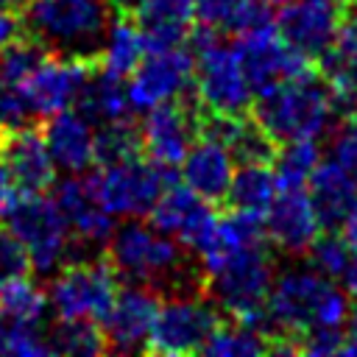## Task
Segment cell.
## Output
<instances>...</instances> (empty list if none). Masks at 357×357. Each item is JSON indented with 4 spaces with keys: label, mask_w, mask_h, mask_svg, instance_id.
Listing matches in <instances>:
<instances>
[{
    "label": "cell",
    "mask_w": 357,
    "mask_h": 357,
    "mask_svg": "<svg viewBox=\"0 0 357 357\" xmlns=\"http://www.w3.org/2000/svg\"><path fill=\"white\" fill-rule=\"evenodd\" d=\"M231 173L234 170L229 148L212 137H198L181 159V181L215 206L223 204Z\"/></svg>",
    "instance_id": "cell-23"
},
{
    "label": "cell",
    "mask_w": 357,
    "mask_h": 357,
    "mask_svg": "<svg viewBox=\"0 0 357 357\" xmlns=\"http://www.w3.org/2000/svg\"><path fill=\"white\" fill-rule=\"evenodd\" d=\"M204 354H215V357L271 354V343H268V335L262 326L237 321V318H220L204 346Z\"/></svg>",
    "instance_id": "cell-29"
},
{
    "label": "cell",
    "mask_w": 357,
    "mask_h": 357,
    "mask_svg": "<svg viewBox=\"0 0 357 357\" xmlns=\"http://www.w3.org/2000/svg\"><path fill=\"white\" fill-rule=\"evenodd\" d=\"M178 240L145 223H126L106 240L103 257L117 279L142 284L159 296H204V268H198Z\"/></svg>",
    "instance_id": "cell-1"
},
{
    "label": "cell",
    "mask_w": 357,
    "mask_h": 357,
    "mask_svg": "<svg viewBox=\"0 0 357 357\" xmlns=\"http://www.w3.org/2000/svg\"><path fill=\"white\" fill-rule=\"evenodd\" d=\"M139 139H142V153L151 162L176 170L181 159L187 156L190 145L198 139L195 95L184 92L181 98L151 106L139 123Z\"/></svg>",
    "instance_id": "cell-11"
},
{
    "label": "cell",
    "mask_w": 357,
    "mask_h": 357,
    "mask_svg": "<svg viewBox=\"0 0 357 357\" xmlns=\"http://www.w3.org/2000/svg\"><path fill=\"white\" fill-rule=\"evenodd\" d=\"M95 165H114L142 153L139 126L128 117L95 126Z\"/></svg>",
    "instance_id": "cell-33"
},
{
    "label": "cell",
    "mask_w": 357,
    "mask_h": 357,
    "mask_svg": "<svg viewBox=\"0 0 357 357\" xmlns=\"http://www.w3.org/2000/svg\"><path fill=\"white\" fill-rule=\"evenodd\" d=\"M0 218L3 226L22 243L31 271L50 273L64 265L73 234L53 198L45 192H17Z\"/></svg>",
    "instance_id": "cell-6"
},
{
    "label": "cell",
    "mask_w": 357,
    "mask_h": 357,
    "mask_svg": "<svg viewBox=\"0 0 357 357\" xmlns=\"http://www.w3.org/2000/svg\"><path fill=\"white\" fill-rule=\"evenodd\" d=\"M25 3H28V0H0V8H11V11H20V8H25Z\"/></svg>",
    "instance_id": "cell-45"
},
{
    "label": "cell",
    "mask_w": 357,
    "mask_h": 357,
    "mask_svg": "<svg viewBox=\"0 0 357 357\" xmlns=\"http://www.w3.org/2000/svg\"><path fill=\"white\" fill-rule=\"evenodd\" d=\"M346 293L318 271H287L273 279L262 329L271 354H298V337L318 326H340L349 318Z\"/></svg>",
    "instance_id": "cell-2"
},
{
    "label": "cell",
    "mask_w": 357,
    "mask_h": 357,
    "mask_svg": "<svg viewBox=\"0 0 357 357\" xmlns=\"http://www.w3.org/2000/svg\"><path fill=\"white\" fill-rule=\"evenodd\" d=\"M332 156L337 165L357 176V117H343V126L332 137Z\"/></svg>",
    "instance_id": "cell-39"
},
{
    "label": "cell",
    "mask_w": 357,
    "mask_h": 357,
    "mask_svg": "<svg viewBox=\"0 0 357 357\" xmlns=\"http://www.w3.org/2000/svg\"><path fill=\"white\" fill-rule=\"evenodd\" d=\"M20 190L14 187V181H11V176H8V170H6V165L0 162V215H3V209L11 204V198L17 195Z\"/></svg>",
    "instance_id": "cell-42"
},
{
    "label": "cell",
    "mask_w": 357,
    "mask_h": 357,
    "mask_svg": "<svg viewBox=\"0 0 357 357\" xmlns=\"http://www.w3.org/2000/svg\"><path fill=\"white\" fill-rule=\"evenodd\" d=\"M346 8L321 0H296V3H284V8L273 17V25L290 47H296L301 56H307L315 64L332 47Z\"/></svg>",
    "instance_id": "cell-17"
},
{
    "label": "cell",
    "mask_w": 357,
    "mask_h": 357,
    "mask_svg": "<svg viewBox=\"0 0 357 357\" xmlns=\"http://www.w3.org/2000/svg\"><path fill=\"white\" fill-rule=\"evenodd\" d=\"M321 3H329V6H337V8H346V6H351L354 0H321Z\"/></svg>",
    "instance_id": "cell-46"
},
{
    "label": "cell",
    "mask_w": 357,
    "mask_h": 357,
    "mask_svg": "<svg viewBox=\"0 0 357 357\" xmlns=\"http://www.w3.org/2000/svg\"><path fill=\"white\" fill-rule=\"evenodd\" d=\"M148 218H151V226L159 229L162 234L178 240L181 245H187L192 251H201L212 234L218 209H215V204H209L206 198L192 192L187 184L170 181L162 190V195L156 198V204L151 206Z\"/></svg>",
    "instance_id": "cell-15"
},
{
    "label": "cell",
    "mask_w": 357,
    "mask_h": 357,
    "mask_svg": "<svg viewBox=\"0 0 357 357\" xmlns=\"http://www.w3.org/2000/svg\"><path fill=\"white\" fill-rule=\"evenodd\" d=\"M100 56H59L47 53L39 67L20 84V92L33 117H50L75 103L81 84Z\"/></svg>",
    "instance_id": "cell-14"
},
{
    "label": "cell",
    "mask_w": 357,
    "mask_h": 357,
    "mask_svg": "<svg viewBox=\"0 0 357 357\" xmlns=\"http://www.w3.org/2000/svg\"><path fill=\"white\" fill-rule=\"evenodd\" d=\"M349 329L343 332V346H340V354H357V307L354 312H349Z\"/></svg>",
    "instance_id": "cell-43"
},
{
    "label": "cell",
    "mask_w": 357,
    "mask_h": 357,
    "mask_svg": "<svg viewBox=\"0 0 357 357\" xmlns=\"http://www.w3.org/2000/svg\"><path fill=\"white\" fill-rule=\"evenodd\" d=\"M220 321V310L204 296H176L159 304L142 343L145 354H198Z\"/></svg>",
    "instance_id": "cell-10"
},
{
    "label": "cell",
    "mask_w": 357,
    "mask_h": 357,
    "mask_svg": "<svg viewBox=\"0 0 357 357\" xmlns=\"http://www.w3.org/2000/svg\"><path fill=\"white\" fill-rule=\"evenodd\" d=\"M248 112L279 145L290 139H315L335 114L332 89L318 70H310L259 92Z\"/></svg>",
    "instance_id": "cell-4"
},
{
    "label": "cell",
    "mask_w": 357,
    "mask_h": 357,
    "mask_svg": "<svg viewBox=\"0 0 357 357\" xmlns=\"http://www.w3.org/2000/svg\"><path fill=\"white\" fill-rule=\"evenodd\" d=\"M271 284L273 259L265 240L204 262V298H209L226 318L262 326Z\"/></svg>",
    "instance_id": "cell-3"
},
{
    "label": "cell",
    "mask_w": 357,
    "mask_h": 357,
    "mask_svg": "<svg viewBox=\"0 0 357 357\" xmlns=\"http://www.w3.org/2000/svg\"><path fill=\"white\" fill-rule=\"evenodd\" d=\"M192 53V95L195 100L218 114H245L254 92L245 78L237 47L220 42V36L190 50Z\"/></svg>",
    "instance_id": "cell-8"
},
{
    "label": "cell",
    "mask_w": 357,
    "mask_h": 357,
    "mask_svg": "<svg viewBox=\"0 0 357 357\" xmlns=\"http://www.w3.org/2000/svg\"><path fill=\"white\" fill-rule=\"evenodd\" d=\"M195 22L218 33L240 36L251 28L273 22L265 0H195Z\"/></svg>",
    "instance_id": "cell-26"
},
{
    "label": "cell",
    "mask_w": 357,
    "mask_h": 357,
    "mask_svg": "<svg viewBox=\"0 0 357 357\" xmlns=\"http://www.w3.org/2000/svg\"><path fill=\"white\" fill-rule=\"evenodd\" d=\"M237 53H240V61H243V70H245V78L254 95L315 70V64L307 56H301L296 47H290L279 36L273 22L240 33Z\"/></svg>",
    "instance_id": "cell-12"
},
{
    "label": "cell",
    "mask_w": 357,
    "mask_h": 357,
    "mask_svg": "<svg viewBox=\"0 0 357 357\" xmlns=\"http://www.w3.org/2000/svg\"><path fill=\"white\" fill-rule=\"evenodd\" d=\"M192 86V53L184 45L151 47L128 75L131 109H151L165 100L181 98Z\"/></svg>",
    "instance_id": "cell-13"
},
{
    "label": "cell",
    "mask_w": 357,
    "mask_h": 357,
    "mask_svg": "<svg viewBox=\"0 0 357 357\" xmlns=\"http://www.w3.org/2000/svg\"><path fill=\"white\" fill-rule=\"evenodd\" d=\"M109 17H114L109 0H33L22 25L50 53L100 56Z\"/></svg>",
    "instance_id": "cell-5"
},
{
    "label": "cell",
    "mask_w": 357,
    "mask_h": 357,
    "mask_svg": "<svg viewBox=\"0 0 357 357\" xmlns=\"http://www.w3.org/2000/svg\"><path fill=\"white\" fill-rule=\"evenodd\" d=\"M145 50H148L145 33L137 25V20L114 14V22L109 25L103 47H100V64L106 70L128 78L134 73V67L139 64V59L145 56Z\"/></svg>",
    "instance_id": "cell-28"
},
{
    "label": "cell",
    "mask_w": 357,
    "mask_h": 357,
    "mask_svg": "<svg viewBox=\"0 0 357 357\" xmlns=\"http://www.w3.org/2000/svg\"><path fill=\"white\" fill-rule=\"evenodd\" d=\"M0 318H3V312H0Z\"/></svg>",
    "instance_id": "cell-48"
},
{
    "label": "cell",
    "mask_w": 357,
    "mask_h": 357,
    "mask_svg": "<svg viewBox=\"0 0 357 357\" xmlns=\"http://www.w3.org/2000/svg\"><path fill=\"white\" fill-rule=\"evenodd\" d=\"M0 162L20 192H47L56 184V162L47 151L42 128H0Z\"/></svg>",
    "instance_id": "cell-16"
},
{
    "label": "cell",
    "mask_w": 357,
    "mask_h": 357,
    "mask_svg": "<svg viewBox=\"0 0 357 357\" xmlns=\"http://www.w3.org/2000/svg\"><path fill=\"white\" fill-rule=\"evenodd\" d=\"M128 109H131V100H128L126 78L106 70L98 61L75 95V112L84 114L92 126H100V123L128 117Z\"/></svg>",
    "instance_id": "cell-24"
},
{
    "label": "cell",
    "mask_w": 357,
    "mask_h": 357,
    "mask_svg": "<svg viewBox=\"0 0 357 357\" xmlns=\"http://www.w3.org/2000/svg\"><path fill=\"white\" fill-rule=\"evenodd\" d=\"M310 201L324 229H340L357 212V176L343 165L318 162L310 176Z\"/></svg>",
    "instance_id": "cell-21"
},
{
    "label": "cell",
    "mask_w": 357,
    "mask_h": 357,
    "mask_svg": "<svg viewBox=\"0 0 357 357\" xmlns=\"http://www.w3.org/2000/svg\"><path fill=\"white\" fill-rule=\"evenodd\" d=\"M343 290H346V296L357 304V245H351V254H349V262H346V268H343Z\"/></svg>",
    "instance_id": "cell-41"
},
{
    "label": "cell",
    "mask_w": 357,
    "mask_h": 357,
    "mask_svg": "<svg viewBox=\"0 0 357 357\" xmlns=\"http://www.w3.org/2000/svg\"><path fill=\"white\" fill-rule=\"evenodd\" d=\"M42 137L53 162L67 173H86L95 165V131L84 114L70 109L50 114L42 128Z\"/></svg>",
    "instance_id": "cell-22"
},
{
    "label": "cell",
    "mask_w": 357,
    "mask_h": 357,
    "mask_svg": "<svg viewBox=\"0 0 357 357\" xmlns=\"http://www.w3.org/2000/svg\"><path fill=\"white\" fill-rule=\"evenodd\" d=\"M47 310V293L31 282V276H17L0 284V312L8 321L39 324Z\"/></svg>",
    "instance_id": "cell-32"
},
{
    "label": "cell",
    "mask_w": 357,
    "mask_h": 357,
    "mask_svg": "<svg viewBox=\"0 0 357 357\" xmlns=\"http://www.w3.org/2000/svg\"><path fill=\"white\" fill-rule=\"evenodd\" d=\"M304 254H307L312 271H318L326 279H337L343 273L346 262H349L351 245H349V240L337 229H326V231L315 234V240L307 245Z\"/></svg>",
    "instance_id": "cell-35"
},
{
    "label": "cell",
    "mask_w": 357,
    "mask_h": 357,
    "mask_svg": "<svg viewBox=\"0 0 357 357\" xmlns=\"http://www.w3.org/2000/svg\"><path fill=\"white\" fill-rule=\"evenodd\" d=\"M173 181V170L151 162L145 153L114 162L98 165V170L86 173V184L95 201L109 215H148L162 190Z\"/></svg>",
    "instance_id": "cell-7"
},
{
    "label": "cell",
    "mask_w": 357,
    "mask_h": 357,
    "mask_svg": "<svg viewBox=\"0 0 357 357\" xmlns=\"http://www.w3.org/2000/svg\"><path fill=\"white\" fill-rule=\"evenodd\" d=\"M28 273H31V262H28L22 243L0 223V284L17 276H28Z\"/></svg>",
    "instance_id": "cell-37"
},
{
    "label": "cell",
    "mask_w": 357,
    "mask_h": 357,
    "mask_svg": "<svg viewBox=\"0 0 357 357\" xmlns=\"http://www.w3.org/2000/svg\"><path fill=\"white\" fill-rule=\"evenodd\" d=\"M134 20L145 33L148 50L184 45L187 31L195 22V0H139Z\"/></svg>",
    "instance_id": "cell-25"
},
{
    "label": "cell",
    "mask_w": 357,
    "mask_h": 357,
    "mask_svg": "<svg viewBox=\"0 0 357 357\" xmlns=\"http://www.w3.org/2000/svg\"><path fill=\"white\" fill-rule=\"evenodd\" d=\"M47 340V351L50 354H78V357H89V354H103L106 351V337L98 321H86V318H59L50 332L45 335Z\"/></svg>",
    "instance_id": "cell-30"
},
{
    "label": "cell",
    "mask_w": 357,
    "mask_h": 357,
    "mask_svg": "<svg viewBox=\"0 0 357 357\" xmlns=\"http://www.w3.org/2000/svg\"><path fill=\"white\" fill-rule=\"evenodd\" d=\"M318 145L312 139H290L282 142L273 159V176L279 190H304L315 165H318Z\"/></svg>",
    "instance_id": "cell-31"
},
{
    "label": "cell",
    "mask_w": 357,
    "mask_h": 357,
    "mask_svg": "<svg viewBox=\"0 0 357 357\" xmlns=\"http://www.w3.org/2000/svg\"><path fill=\"white\" fill-rule=\"evenodd\" d=\"M0 354L42 357V354H50V351H47L45 332H39V324L8 321L6 326H0Z\"/></svg>",
    "instance_id": "cell-36"
},
{
    "label": "cell",
    "mask_w": 357,
    "mask_h": 357,
    "mask_svg": "<svg viewBox=\"0 0 357 357\" xmlns=\"http://www.w3.org/2000/svg\"><path fill=\"white\" fill-rule=\"evenodd\" d=\"M265 3H268V6H273V3H284V0H265Z\"/></svg>",
    "instance_id": "cell-47"
},
{
    "label": "cell",
    "mask_w": 357,
    "mask_h": 357,
    "mask_svg": "<svg viewBox=\"0 0 357 357\" xmlns=\"http://www.w3.org/2000/svg\"><path fill=\"white\" fill-rule=\"evenodd\" d=\"M262 226L265 237L284 254H304L321 231L318 215L304 190H279L262 215Z\"/></svg>",
    "instance_id": "cell-19"
},
{
    "label": "cell",
    "mask_w": 357,
    "mask_h": 357,
    "mask_svg": "<svg viewBox=\"0 0 357 357\" xmlns=\"http://www.w3.org/2000/svg\"><path fill=\"white\" fill-rule=\"evenodd\" d=\"M50 50L28 31H22L17 39H11L3 50H0V81L20 86L36 67L39 61L47 56Z\"/></svg>",
    "instance_id": "cell-34"
},
{
    "label": "cell",
    "mask_w": 357,
    "mask_h": 357,
    "mask_svg": "<svg viewBox=\"0 0 357 357\" xmlns=\"http://www.w3.org/2000/svg\"><path fill=\"white\" fill-rule=\"evenodd\" d=\"M22 31H25L22 17H17V11H11V8H0V50L11 39H17Z\"/></svg>",
    "instance_id": "cell-40"
},
{
    "label": "cell",
    "mask_w": 357,
    "mask_h": 357,
    "mask_svg": "<svg viewBox=\"0 0 357 357\" xmlns=\"http://www.w3.org/2000/svg\"><path fill=\"white\" fill-rule=\"evenodd\" d=\"M117 296V273L106 257L64 262L47 287V304L59 318L98 321L109 312Z\"/></svg>",
    "instance_id": "cell-9"
},
{
    "label": "cell",
    "mask_w": 357,
    "mask_h": 357,
    "mask_svg": "<svg viewBox=\"0 0 357 357\" xmlns=\"http://www.w3.org/2000/svg\"><path fill=\"white\" fill-rule=\"evenodd\" d=\"M276 192H279V184H276L273 167L262 162H245L240 165L237 173H231L223 204L229 209H245V212L265 215Z\"/></svg>",
    "instance_id": "cell-27"
},
{
    "label": "cell",
    "mask_w": 357,
    "mask_h": 357,
    "mask_svg": "<svg viewBox=\"0 0 357 357\" xmlns=\"http://www.w3.org/2000/svg\"><path fill=\"white\" fill-rule=\"evenodd\" d=\"M53 190H56L53 201L61 209L73 240H78V243H106L109 240V234L114 231L112 215L95 201L89 184H86V176L73 173L70 178L53 184Z\"/></svg>",
    "instance_id": "cell-20"
},
{
    "label": "cell",
    "mask_w": 357,
    "mask_h": 357,
    "mask_svg": "<svg viewBox=\"0 0 357 357\" xmlns=\"http://www.w3.org/2000/svg\"><path fill=\"white\" fill-rule=\"evenodd\" d=\"M109 6H112V11L120 14V17H134L139 0H109Z\"/></svg>",
    "instance_id": "cell-44"
},
{
    "label": "cell",
    "mask_w": 357,
    "mask_h": 357,
    "mask_svg": "<svg viewBox=\"0 0 357 357\" xmlns=\"http://www.w3.org/2000/svg\"><path fill=\"white\" fill-rule=\"evenodd\" d=\"M162 296L142 284H128L120 290L109 307V312L100 318V329L106 337V351H137L142 349L153 318L159 312Z\"/></svg>",
    "instance_id": "cell-18"
},
{
    "label": "cell",
    "mask_w": 357,
    "mask_h": 357,
    "mask_svg": "<svg viewBox=\"0 0 357 357\" xmlns=\"http://www.w3.org/2000/svg\"><path fill=\"white\" fill-rule=\"evenodd\" d=\"M31 109L20 92V86L0 81V128H14L31 123Z\"/></svg>",
    "instance_id": "cell-38"
}]
</instances>
